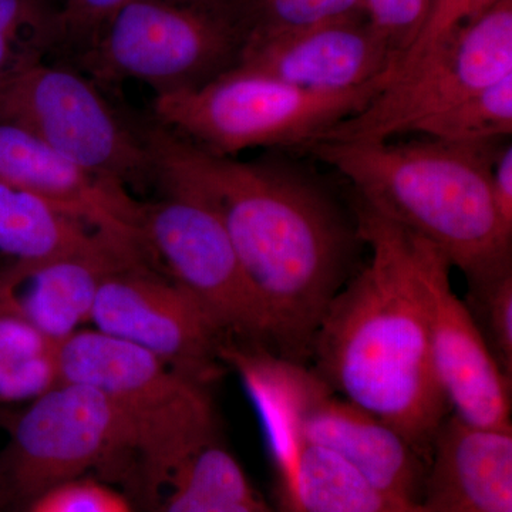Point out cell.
Returning a JSON list of instances; mask_svg holds the SVG:
<instances>
[{"instance_id": "1", "label": "cell", "mask_w": 512, "mask_h": 512, "mask_svg": "<svg viewBox=\"0 0 512 512\" xmlns=\"http://www.w3.org/2000/svg\"><path fill=\"white\" fill-rule=\"evenodd\" d=\"M154 185L201 201L222 222L271 320L274 352L299 360L348 284L353 234L335 202L279 161H241L147 128Z\"/></svg>"}, {"instance_id": "2", "label": "cell", "mask_w": 512, "mask_h": 512, "mask_svg": "<svg viewBox=\"0 0 512 512\" xmlns=\"http://www.w3.org/2000/svg\"><path fill=\"white\" fill-rule=\"evenodd\" d=\"M357 235L369 262L340 289L316 330L315 372L421 453L450 407L431 359L416 237L362 200Z\"/></svg>"}, {"instance_id": "3", "label": "cell", "mask_w": 512, "mask_h": 512, "mask_svg": "<svg viewBox=\"0 0 512 512\" xmlns=\"http://www.w3.org/2000/svg\"><path fill=\"white\" fill-rule=\"evenodd\" d=\"M497 143L316 141L313 156L338 170L390 220L426 239L467 282L511 266L512 232L491 195Z\"/></svg>"}, {"instance_id": "4", "label": "cell", "mask_w": 512, "mask_h": 512, "mask_svg": "<svg viewBox=\"0 0 512 512\" xmlns=\"http://www.w3.org/2000/svg\"><path fill=\"white\" fill-rule=\"evenodd\" d=\"M256 26L254 0H127L80 64L97 84L195 89L241 63Z\"/></svg>"}, {"instance_id": "5", "label": "cell", "mask_w": 512, "mask_h": 512, "mask_svg": "<svg viewBox=\"0 0 512 512\" xmlns=\"http://www.w3.org/2000/svg\"><path fill=\"white\" fill-rule=\"evenodd\" d=\"M221 359L241 379L261 424L348 461L397 497L420 503V453L402 434L336 393L298 360L249 343L227 342Z\"/></svg>"}, {"instance_id": "6", "label": "cell", "mask_w": 512, "mask_h": 512, "mask_svg": "<svg viewBox=\"0 0 512 512\" xmlns=\"http://www.w3.org/2000/svg\"><path fill=\"white\" fill-rule=\"evenodd\" d=\"M60 382L86 384L116 407L130 434L144 494L181 461L217 440L207 386L146 350L99 330H77L57 348Z\"/></svg>"}, {"instance_id": "7", "label": "cell", "mask_w": 512, "mask_h": 512, "mask_svg": "<svg viewBox=\"0 0 512 512\" xmlns=\"http://www.w3.org/2000/svg\"><path fill=\"white\" fill-rule=\"evenodd\" d=\"M390 79L392 73L350 92L318 93L237 66L195 89L156 94L153 111L160 126L217 156L308 148L365 109Z\"/></svg>"}, {"instance_id": "8", "label": "cell", "mask_w": 512, "mask_h": 512, "mask_svg": "<svg viewBox=\"0 0 512 512\" xmlns=\"http://www.w3.org/2000/svg\"><path fill=\"white\" fill-rule=\"evenodd\" d=\"M0 120L128 190L154 185L146 130L131 126L79 70L40 60L6 77L0 82Z\"/></svg>"}, {"instance_id": "9", "label": "cell", "mask_w": 512, "mask_h": 512, "mask_svg": "<svg viewBox=\"0 0 512 512\" xmlns=\"http://www.w3.org/2000/svg\"><path fill=\"white\" fill-rule=\"evenodd\" d=\"M512 74V0L392 70L375 99L319 141H386Z\"/></svg>"}, {"instance_id": "10", "label": "cell", "mask_w": 512, "mask_h": 512, "mask_svg": "<svg viewBox=\"0 0 512 512\" xmlns=\"http://www.w3.org/2000/svg\"><path fill=\"white\" fill-rule=\"evenodd\" d=\"M133 456L116 407L94 387L59 382L9 420L0 453V494L28 505L56 485Z\"/></svg>"}, {"instance_id": "11", "label": "cell", "mask_w": 512, "mask_h": 512, "mask_svg": "<svg viewBox=\"0 0 512 512\" xmlns=\"http://www.w3.org/2000/svg\"><path fill=\"white\" fill-rule=\"evenodd\" d=\"M141 202V234L167 274L210 312L227 336L274 352L271 320L220 218L201 201L160 190Z\"/></svg>"}, {"instance_id": "12", "label": "cell", "mask_w": 512, "mask_h": 512, "mask_svg": "<svg viewBox=\"0 0 512 512\" xmlns=\"http://www.w3.org/2000/svg\"><path fill=\"white\" fill-rule=\"evenodd\" d=\"M90 322L94 329L146 350L194 382L221 375L228 342L210 312L153 261L113 269L101 282Z\"/></svg>"}, {"instance_id": "13", "label": "cell", "mask_w": 512, "mask_h": 512, "mask_svg": "<svg viewBox=\"0 0 512 512\" xmlns=\"http://www.w3.org/2000/svg\"><path fill=\"white\" fill-rule=\"evenodd\" d=\"M414 237L431 359L451 414L481 429L512 430L511 377L498 366L466 303L454 292L446 256Z\"/></svg>"}, {"instance_id": "14", "label": "cell", "mask_w": 512, "mask_h": 512, "mask_svg": "<svg viewBox=\"0 0 512 512\" xmlns=\"http://www.w3.org/2000/svg\"><path fill=\"white\" fill-rule=\"evenodd\" d=\"M399 63L365 12L288 30L255 29L241 63L279 82L318 93L360 89Z\"/></svg>"}, {"instance_id": "15", "label": "cell", "mask_w": 512, "mask_h": 512, "mask_svg": "<svg viewBox=\"0 0 512 512\" xmlns=\"http://www.w3.org/2000/svg\"><path fill=\"white\" fill-rule=\"evenodd\" d=\"M0 180L42 198L104 234L146 249L141 201L110 178L86 170L15 124L0 120Z\"/></svg>"}, {"instance_id": "16", "label": "cell", "mask_w": 512, "mask_h": 512, "mask_svg": "<svg viewBox=\"0 0 512 512\" xmlns=\"http://www.w3.org/2000/svg\"><path fill=\"white\" fill-rule=\"evenodd\" d=\"M134 261L153 258L114 245L47 261H10L0 268V313L19 316L60 345L90 322L103 279Z\"/></svg>"}, {"instance_id": "17", "label": "cell", "mask_w": 512, "mask_h": 512, "mask_svg": "<svg viewBox=\"0 0 512 512\" xmlns=\"http://www.w3.org/2000/svg\"><path fill=\"white\" fill-rule=\"evenodd\" d=\"M427 512H512V430L481 429L448 414L431 441Z\"/></svg>"}, {"instance_id": "18", "label": "cell", "mask_w": 512, "mask_h": 512, "mask_svg": "<svg viewBox=\"0 0 512 512\" xmlns=\"http://www.w3.org/2000/svg\"><path fill=\"white\" fill-rule=\"evenodd\" d=\"M288 512H427L397 497L348 461L261 424Z\"/></svg>"}, {"instance_id": "19", "label": "cell", "mask_w": 512, "mask_h": 512, "mask_svg": "<svg viewBox=\"0 0 512 512\" xmlns=\"http://www.w3.org/2000/svg\"><path fill=\"white\" fill-rule=\"evenodd\" d=\"M136 247L57 210L32 192L0 180V254L39 262L99 249Z\"/></svg>"}, {"instance_id": "20", "label": "cell", "mask_w": 512, "mask_h": 512, "mask_svg": "<svg viewBox=\"0 0 512 512\" xmlns=\"http://www.w3.org/2000/svg\"><path fill=\"white\" fill-rule=\"evenodd\" d=\"M146 498L151 512H274L217 440L181 461Z\"/></svg>"}, {"instance_id": "21", "label": "cell", "mask_w": 512, "mask_h": 512, "mask_svg": "<svg viewBox=\"0 0 512 512\" xmlns=\"http://www.w3.org/2000/svg\"><path fill=\"white\" fill-rule=\"evenodd\" d=\"M413 133L456 144L497 143L512 134V74L414 127Z\"/></svg>"}, {"instance_id": "22", "label": "cell", "mask_w": 512, "mask_h": 512, "mask_svg": "<svg viewBox=\"0 0 512 512\" xmlns=\"http://www.w3.org/2000/svg\"><path fill=\"white\" fill-rule=\"evenodd\" d=\"M56 47L59 8L50 0H0V82Z\"/></svg>"}, {"instance_id": "23", "label": "cell", "mask_w": 512, "mask_h": 512, "mask_svg": "<svg viewBox=\"0 0 512 512\" xmlns=\"http://www.w3.org/2000/svg\"><path fill=\"white\" fill-rule=\"evenodd\" d=\"M464 303L498 366L512 379V265L468 282Z\"/></svg>"}, {"instance_id": "24", "label": "cell", "mask_w": 512, "mask_h": 512, "mask_svg": "<svg viewBox=\"0 0 512 512\" xmlns=\"http://www.w3.org/2000/svg\"><path fill=\"white\" fill-rule=\"evenodd\" d=\"M26 512H134L109 485L82 477L56 485L26 505Z\"/></svg>"}, {"instance_id": "25", "label": "cell", "mask_w": 512, "mask_h": 512, "mask_svg": "<svg viewBox=\"0 0 512 512\" xmlns=\"http://www.w3.org/2000/svg\"><path fill=\"white\" fill-rule=\"evenodd\" d=\"M262 30H288L365 12L363 0H254Z\"/></svg>"}, {"instance_id": "26", "label": "cell", "mask_w": 512, "mask_h": 512, "mask_svg": "<svg viewBox=\"0 0 512 512\" xmlns=\"http://www.w3.org/2000/svg\"><path fill=\"white\" fill-rule=\"evenodd\" d=\"M430 6V0H363L367 18L399 60L423 32Z\"/></svg>"}, {"instance_id": "27", "label": "cell", "mask_w": 512, "mask_h": 512, "mask_svg": "<svg viewBox=\"0 0 512 512\" xmlns=\"http://www.w3.org/2000/svg\"><path fill=\"white\" fill-rule=\"evenodd\" d=\"M127 0H63L59 6L60 47L82 53Z\"/></svg>"}, {"instance_id": "28", "label": "cell", "mask_w": 512, "mask_h": 512, "mask_svg": "<svg viewBox=\"0 0 512 512\" xmlns=\"http://www.w3.org/2000/svg\"><path fill=\"white\" fill-rule=\"evenodd\" d=\"M500 2L501 0H447L446 5L431 13L423 32L399 63L409 62L423 55L431 47L447 39L461 25L480 18Z\"/></svg>"}, {"instance_id": "29", "label": "cell", "mask_w": 512, "mask_h": 512, "mask_svg": "<svg viewBox=\"0 0 512 512\" xmlns=\"http://www.w3.org/2000/svg\"><path fill=\"white\" fill-rule=\"evenodd\" d=\"M491 195L505 228L512 232V146L497 151L491 167Z\"/></svg>"}, {"instance_id": "30", "label": "cell", "mask_w": 512, "mask_h": 512, "mask_svg": "<svg viewBox=\"0 0 512 512\" xmlns=\"http://www.w3.org/2000/svg\"><path fill=\"white\" fill-rule=\"evenodd\" d=\"M447 0H430V15L431 13L436 12L437 9H440L441 6L446 5ZM430 18V16H429ZM429 20V19H427Z\"/></svg>"}]
</instances>
